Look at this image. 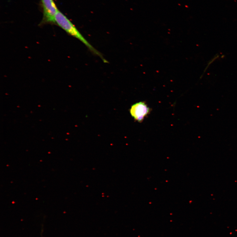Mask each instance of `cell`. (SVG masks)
<instances>
[{"label":"cell","mask_w":237,"mask_h":237,"mask_svg":"<svg viewBox=\"0 0 237 237\" xmlns=\"http://www.w3.org/2000/svg\"><path fill=\"white\" fill-rule=\"evenodd\" d=\"M55 21V24L65 30L68 34L79 40L92 53L100 57L104 63L108 62L107 60L103 58L101 53L87 41L71 21L59 10H58L56 14Z\"/></svg>","instance_id":"6da1fadb"},{"label":"cell","mask_w":237,"mask_h":237,"mask_svg":"<svg viewBox=\"0 0 237 237\" xmlns=\"http://www.w3.org/2000/svg\"><path fill=\"white\" fill-rule=\"evenodd\" d=\"M43 18L41 24H54L56 14L58 10L53 0H41Z\"/></svg>","instance_id":"7a4b0ae2"},{"label":"cell","mask_w":237,"mask_h":237,"mask_svg":"<svg viewBox=\"0 0 237 237\" xmlns=\"http://www.w3.org/2000/svg\"><path fill=\"white\" fill-rule=\"evenodd\" d=\"M150 108L144 102H139L133 105L130 110V114L138 122H142L150 112Z\"/></svg>","instance_id":"3957f363"}]
</instances>
